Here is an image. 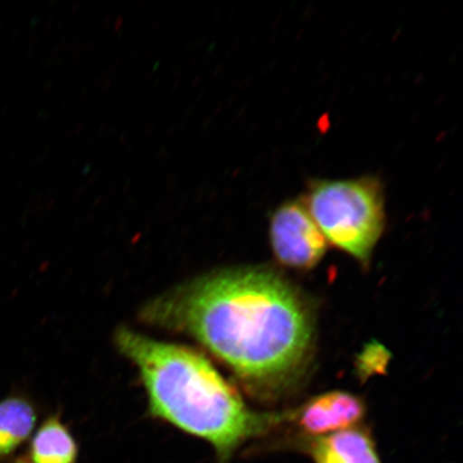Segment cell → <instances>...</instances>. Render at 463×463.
<instances>
[{
  "label": "cell",
  "mask_w": 463,
  "mask_h": 463,
  "mask_svg": "<svg viewBox=\"0 0 463 463\" xmlns=\"http://www.w3.org/2000/svg\"><path fill=\"white\" fill-rule=\"evenodd\" d=\"M147 326L188 335L258 396H275L303 375L315 317L303 294L263 266L194 278L142 307Z\"/></svg>",
  "instance_id": "obj_1"
},
{
  "label": "cell",
  "mask_w": 463,
  "mask_h": 463,
  "mask_svg": "<svg viewBox=\"0 0 463 463\" xmlns=\"http://www.w3.org/2000/svg\"><path fill=\"white\" fill-rule=\"evenodd\" d=\"M297 447L314 463H383L366 428L357 426L317 438H305Z\"/></svg>",
  "instance_id": "obj_6"
},
{
  "label": "cell",
  "mask_w": 463,
  "mask_h": 463,
  "mask_svg": "<svg viewBox=\"0 0 463 463\" xmlns=\"http://www.w3.org/2000/svg\"><path fill=\"white\" fill-rule=\"evenodd\" d=\"M302 199L328 244L367 266L386 224L381 179H310Z\"/></svg>",
  "instance_id": "obj_3"
},
{
  "label": "cell",
  "mask_w": 463,
  "mask_h": 463,
  "mask_svg": "<svg viewBox=\"0 0 463 463\" xmlns=\"http://www.w3.org/2000/svg\"><path fill=\"white\" fill-rule=\"evenodd\" d=\"M366 405L360 397L334 391L310 399L302 407L291 410L288 422H294L304 438H317L360 426Z\"/></svg>",
  "instance_id": "obj_5"
},
{
  "label": "cell",
  "mask_w": 463,
  "mask_h": 463,
  "mask_svg": "<svg viewBox=\"0 0 463 463\" xmlns=\"http://www.w3.org/2000/svg\"><path fill=\"white\" fill-rule=\"evenodd\" d=\"M115 345L137 369L153 418L169 422L215 450L217 463H231L242 445L288 422L291 411L258 413L194 347L165 343L121 326Z\"/></svg>",
  "instance_id": "obj_2"
},
{
  "label": "cell",
  "mask_w": 463,
  "mask_h": 463,
  "mask_svg": "<svg viewBox=\"0 0 463 463\" xmlns=\"http://www.w3.org/2000/svg\"><path fill=\"white\" fill-rule=\"evenodd\" d=\"M36 422V408L26 397L14 395L0 401V462L31 438Z\"/></svg>",
  "instance_id": "obj_8"
},
{
  "label": "cell",
  "mask_w": 463,
  "mask_h": 463,
  "mask_svg": "<svg viewBox=\"0 0 463 463\" xmlns=\"http://www.w3.org/2000/svg\"><path fill=\"white\" fill-rule=\"evenodd\" d=\"M386 351L379 345H369L361 356L360 369L367 374L378 373L386 366Z\"/></svg>",
  "instance_id": "obj_9"
},
{
  "label": "cell",
  "mask_w": 463,
  "mask_h": 463,
  "mask_svg": "<svg viewBox=\"0 0 463 463\" xmlns=\"http://www.w3.org/2000/svg\"><path fill=\"white\" fill-rule=\"evenodd\" d=\"M79 444L60 413L50 415L34 432L24 455L14 463H77Z\"/></svg>",
  "instance_id": "obj_7"
},
{
  "label": "cell",
  "mask_w": 463,
  "mask_h": 463,
  "mask_svg": "<svg viewBox=\"0 0 463 463\" xmlns=\"http://www.w3.org/2000/svg\"><path fill=\"white\" fill-rule=\"evenodd\" d=\"M269 233L275 258L288 268L314 269L327 251L328 242L302 198L283 201L275 208Z\"/></svg>",
  "instance_id": "obj_4"
}]
</instances>
